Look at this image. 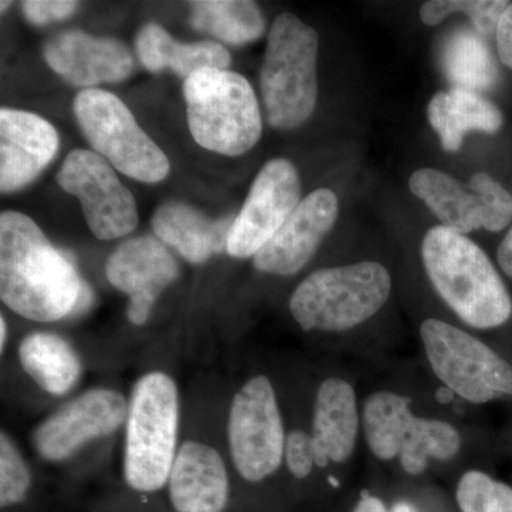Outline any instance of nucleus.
<instances>
[{
  "label": "nucleus",
  "mask_w": 512,
  "mask_h": 512,
  "mask_svg": "<svg viewBox=\"0 0 512 512\" xmlns=\"http://www.w3.org/2000/svg\"><path fill=\"white\" fill-rule=\"evenodd\" d=\"M301 191V178L291 161H268L232 222L227 254L237 259L254 258L296 210L302 201Z\"/></svg>",
  "instance_id": "obj_11"
},
{
  "label": "nucleus",
  "mask_w": 512,
  "mask_h": 512,
  "mask_svg": "<svg viewBox=\"0 0 512 512\" xmlns=\"http://www.w3.org/2000/svg\"><path fill=\"white\" fill-rule=\"evenodd\" d=\"M22 9L30 23L46 25L70 18L79 9V3L67 0H26L22 3Z\"/></svg>",
  "instance_id": "obj_33"
},
{
  "label": "nucleus",
  "mask_w": 512,
  "mask_h": 512,
  "mask_svg": "<svg viewBox=\"0 0 512 512\" xmlns=\"http://www.w3.org/2000/svg\"><path fill=\"white\" fill-rule=\"evenodd\" d=\"M338 215L339 200L335 192L328 188L311 192L299 202L268 244L252 258L255 268L276 276L298 274L335 227Z\"/></svg>",
  "instance_id": "obj_14"
},
{
  "label": "nucleus",
  "mask_w": 512,
  "mask_h": 512,
  "mask_svg": "<svg viewBox=\"0 0 512 512\" xmlns=\"http://www.w3.org/2000/svg\"><path fill=\"white\" fill-rule=\"evenodd\" d=\"M319 36L292 13L272 23L261 69L266 119L278 130H293L309 120L318 103Z\"/></svg>",
  "instance_id": "obj_6"
},
{
  "label": "nucleus",
  "mask_w": 512,
  "mask_h": 512,
  "mask_svg": "<svg viewBox=\"0 0 512 512\" xmlns=\"http://www.w3.org/2000/svg\"><path fill=\"white\" fill-rule=\"evenodd\" d=\"M360 416L352 384L339 377L320 383L313 410L316 467L345 463L355 451Z\"/></svg>",
  "instance_id": "obj_18"
},
{
  "label": "nucleus",
  "mask_w": 512,
  "mask_h": 512,
  "mask_svg": "<svg viewBox=\"0 0 512 512\" xmlns=\"http://www.w3.org/2000/svg\"><path fill=\"white\" fill-rule=\"evenodd\" d=\"M73 110L90 146L120 173L147 184L160 183L170 174L164 151L138 126L116 94L82 90L74 99Z\"/></svg>",
  "instance_id": "obj_7"
},
{
  "label": "nucleus",
  "mask_w": 512,
  "mask_h": 512,
  "mask_svg": "<svg viewBox=\"0 0 512 512\" xmlns=\"http://www.w3.org/2000/svg\"><path fill=\"white\" fill-rule=\"evenodd\" d=\"M43 57L64 82L83 90L123 82L134 70V57L123 42L82 30H66L47 40Z\"/></svg>",
  "instance_id": "obj_15"
},
{
  "label": "nucleus",
  "mask_w": 512,
  "mask_h": 512,
  "mask_svg": "<svg viewBox=\"0 0 512 512\" xmlns=\"http://www.w3.org/2000/svg\"><path fill=\"white\" fill-rule=\"evenodd\" d=\"M167 485L177 512H224L227 508V467L210 444L185 441L178 448Z\"/></svg>",
  "instance_id": "obj_17"
},
{
  "label": "nucleus",
  "mask_w": 512,
  "mask_h": 512,
  "mask_svg": "<svg viewBox=\"0 0 512 512\" xmlns=\"http://www.w3.org/2000/svg\"><path fill=\"white\" fill-rule=\"evenodd\" d=\"M353 512H387V510L386 505L379 498L363 493Z\"/></svg>",
  "instance_id": "obj_36"
},
{
  "label": "nucleus",
  "mask_w": 512,
  "mask_h": 512,
  "mask_svg": "<svg viewBox=\"0 0 512 512\" xmlns=\"http://www.w3.org/2000/svg\"><path fill=\"white\" fill-rule=\"evenodd\" d=\"M286 434L271 380L251 377L234 394L228 414V446L239 476L261 483L284 463Z\"/></svg>",
  "instance_id": "obj_9"
},
{
  "label": "nucleus",
  "mask_w": 512,
  "mask_h": 512,
  "mask_svg": "<svg viewBox=\"0 0 512 512\" xmlns=\"http://www.w3.org/2000/svg\"><path fill=\"white\" fill-rule=\"evenodd\" d=\"M126 397L113 389L87 390L50 414L36 427L32 443L43 460L59 463L90 441L103 439L127 420Z\"/></svg>",
  "instance_id": "obj_12"
},
{
  "label": "nucleus",
  "mask_w": 512,
  "mask_h": 512,
  "mask_svg": "<svg viewBox=\"0 0 512 512\" xmlns=\"http://www.w3.org/2000/svg\"><path fill=\"white\" fill-rule=\"evenodd\" d=\"M392 512H417V511L414 510V508L410 504L399 503V504L394 505Z\"/></svg>",
  "instance_id": "obj_38"
},
{
  "label": "nucleus",
  "mask_w": 512,
  "mask_h": 512,
  "mask_svg": "<svg viewBox=\"0 0 512 512\" xmlns=\"http://www.w3.org/2000/svg\"><path fill=\"white\" fill-rule=\"evenodd\" d=\"M461 434L453 424L416 417L400 450V466L410 476H419L429 460L448 461L461 450Z\"/></svg>",
  "instance_id": "obj_27"
},
{
  "label": "nucleus",
  "mask_w": 512,
  "mask_h": 512,
  "mask_svg": "<svg viewBox=\"0 0 512 512\" xmlns=\"http://www.w3.org/2000/svg\"><path fill=\"white\" fill-rule=\"evenodd\" d=\"M9 5H10V2H2V3H0V9H2V12H3V10L8 9Z\"/></svg>",
  "instance_id": "obj_39"
},
{
  "label": "nucleus",
  "mask_w": 512,
  "mask_h": 512,
  "mask_svg": "<svg viewBox=\"0 0 512 512\" xmlns=\"http://www.w3.org/2000/svg\"><path fill=\"white\" fill-rule=\"evenodd\" d=\"M32 474L15 441L6 431L0 434V505L9 508L25 500Z\"/></svg>",
  "instance_id": "obj_30"
},
{
  "label": "nucleus",
  "mask_w": 512,
  "mask_h": 512,
  "mask_svg": "<svg viewBox=\"0 0 512 512\" xmlns=\"http://www.w3.org/2000/svg\"><path fill=\"white\" fill-rule=\"evenodd\" d=\"M427 114L448 153L460 150L464 137L471 131L495 134L504 123L503 113L491 101L460 87L434 94Z\"/></svg>",
  "instance_id": "obj_21"
},
{
  "label": "nucleus",
  "mask_w": 512,
  "mask_h": 512,
  "mask_svg": "<svg viewBox=\"0 0 512 512\" xmlns=\"http://www.w3.org/2000/svg\"><path fill=\"white\" fill-rule=\"evenodd\" d=\"M0 299L33 322H56L82 311L92 292L72 259L46 238L32 218L0 215Z\"/></svg>",
  "instance_id": "obj_1"
},
{
  "label": "nucleus",
  "mask_w": 512,
  "mask_h": 512,
  "mask_svg": "<svg viewBox=\"0 0 512 512\" xmlns=\"http://www.w3.org/2000/svg\"><path fill=\"white\" fill-rule=\"evenodd\" d=\"M106 276L128 296V320L143 326L161 293L177 281L180 266L164 242L147 235L127 239L114 249L107 259Z\"/></svg>",
  "instance_id": "obj_13"
},
{
  "label": "nucleus",
  "mask_w": 512,
  "mask_h": 512,
  "mask_svg": "<svg viewBox=\"0 0 512 512\" xmlns=\"http://www.w3.org/2000/svg\"><path fill=\"white\" fill-rule=\"evenodd\" d=\"M63 191L79 198L84 220L101 241L126 237L138 225L133 194L124 187L113 167L89 150H74L56 175Z\"/></svg>",
  "instance_id": "obj_10"
},
{
  "label": "nucleus",
  "mask_w": 512,
  "mask_h": 512,
  "mask_svg": "<svg viewBox=\"0 0 512 512\" xmlns=\"http://www.w3.org/2000/svg\"><path fill=\"white\" fill-rule=\"evenodd\" d=\"M392 293V276L377 262L319 269L293 291L289 309L305 332L339 333L376 315Z\"/></svg>",
  "instance_id": "obj_5"
},
{
  "label": "nucleus",
  "mask_w": 512,
  "mask_h": 512,
  "mask_svg": "<svg viewBox=\"0 0 512 512\" xmlns=\"http://www.w3.org/2000/svg\"><path fill=\"white\" fill-rule=\"evenodd\" d=\"M6 342H8V322H6L5 316L0 318V348L5 350Z\"/></svg>",
  "instance_id": "obj_37"
},
{
  "label": "nucleus",
  "mask_w": 512,
  "mask_h": 512,
  "mask_svg": "<svg viewBox=\"0 0 512 512\" xmlns=\"http://www.w3.org/2000/svg\"><path fill=\"white\" fill-rule=\"evenodd\" d=\"M497 50L501 62L512 69V3L505 10L497 28Z\"/></svg>",
  "instance_id": "obj_34"
},
{
  "label": "nucleus",
  "mask_w": 512,
  "mask_h": 512,
  "mask_svg": "<svg viewBox=\"0 0 512 512\" xmlns=\"http://www.w3.org/2000/svg\"><path fill=\"white\" fill-rule=\"evenodd\" d=\"M136 52L148 72L160 73L168 67L184 79L202 69L227 70L231 64V55L220 43L177 42L157 23H147L138 30Z\"/></svg>",
  "instance_id": "obj_20"
},
{
  "label": "nucleus",
  "mask_w": 512,
  "mask_h": 512,
  "mask_svg": "<svg viewBox=\"0 0 512 512\" xmlns=\"http://www.w3.org/2000/svg\"><path fill=\"white\" fill-rule=\"evenodd\" d=\"M284 461L289 473L298 480L311 476L315 461V443L312 434L293 430L286 436Z\"/></svg>",
  "instance_id": "obj_32"
},
{
  "label": "nucleus",
  "mask_w": 512,
  "mask_h": 512,
  "mask_svg": "<svg viewBox=\"0 0 512 512\" xmlns=\"http://www.w3.org/2000/svg\"><path fill=\"white\" fill-rule=\"evenodd\" d=\"M497 259L501 269L512 278V228L498 247Z\"/></svg>",
  "instance_id": "obj_35"
},
{
  "label": "nucleus",
  "mask_w": 512,
  "mask_h": 512,
  "mask_svg": "<svg viewBox=\"0 0 512 512\" xmlns=\"http://www.w3.org/2000/svg\"><path fill=\"white\" fill-rule=\"evenodd\" d=\"M234 218L212 221L191 205L168 201L154 212L153 229L161 242L188 262L204 264L212 255L227 252Z\"/></svg>",
  "instance_id": "obj_19"
},
{
  "label": "nucleus",
  "mask_w": 512,
  "mask_h": 512,
  "mask_svg": "<svg viewBox=\"0 0 512 512\" xmlns=\"http://www.w3.org/2000/svg\"><path fill=\"white\" fill-rule=\"evenodd\" d=\"M56 128L29 111L0 110V191L9 194L32 183L59 150Z\"/></svg>",
  "instance_id": "obj_16"
},
{
  "label": "nucleus",
  "mask_w": 512,
  "mask_h": 512,
  "mask_svg": "<svg viewBox=\"0 0 512 512\" xmlns=\"http://www.w3.org/2000/svg\"><path fill=\"white\" fill-rule=\"evenodd\" d=\"M409 187L437 220L443 222V227L464 235L484 228L483 195L470 185L464 187L456 178L436 168H420L410 177Z\"/></svg>",
  "instance_id": "obj_22"
},
{
  "label": "nucleus",
  "mask_w": 512,
  "mask_h": 512,
  "mask_svg": "<svg viewBox=\"0 0 512 512\" xmlns=\"http://www.w3.org/2000/svg\"><path fill=\"white\" fill-rule=\"evenodd\" d=\"M420 338L434 375L451 392L474 404L512 396V366L476 336L427 319Z\"/></svg>",
  "instance_id": "obj_8"
},
{
  "label": "nucleus",
  "mask_w": 512,
  "mask_h": 512,
  "mask_svg": "<svg viewBox=\"0 0 512 512\" xmlns=\"http://www.w3.org/2000/svg\"><path fill=\"white\" fill-rule=\"evenodd\" d=\"M457 503L463 512H512V488L483 471H468L458 483Z\"/></svg>",
  "instance_id": "obj_29"
},
{
  "label": "nucleus",
  "mask_w": 512,
  "mask_h": 512,
  "mask_svg": "<svg viewBox=\"0 0 512 512\" xmlns=\"http://www.w3.org/2000/svg\"><path fill=\"white\" fill-rule=\"evenodd\" d=\"M190 25L198 32L237 46L255 42L266 28L261 9L249 0L191 2Z\"/></svg>",
  "instance_id": "obj_25"
},
{
  "label": "nucleus",
  "mask_w": 512,
  "mask_h": 512,
  "mask_svg": "<svg viewBox=\"0 0 512 512\" xmlns=\"http://www.w3.org/2000/svg\"><path fill=\"white\" fill-rule=\"evenodd\" d=\"M180 394L173 377L150 372L128 400L123 473L131 490L156 493L168 483L178 453Z\"/></svg>",
  "instance_id": "obj_3"
},
{
  "label": "nucleus",
  "mask_w": 512,
  "mask_h": 512,
  "mask_svg": "<svg viewBox=\"0 0 512 512\" xmlns=\"http://www.w3.org/2000/svg\"><path fill=\"white\" fill-rule=\"evenodd\" d=\"M188 127L195 143L212 153L238 157L262 136V117L251 83L239 73L202 69L184 82Z\"/></svg>",
  "instance_id": "obj_4"
},
{
  "label": "nucleus",
  "mask_w": 512,
  "mask_h": 512,
  "mask_svg": "<svg viewBox=\"0 0 512 512\" xmlns=\"http://www.w3.org/2000/svg\"><path fill=\"white\" fill-rule=\"evenodd\" d=\"M443 66L454 87L483 92L497 83L498 69L481 35L471 30H458L448 39L443 53Z\"/></svg>",
  "instance_id": "obj_26"
},
{
  "label": "nucleus",
  "mask_w": 512,
  "mask_h": 512,
  "mask_svg": "<svg viewBox=\"0 0 512 512\" xmlns=\"http://www.w3.org/2000/svg\"><path fill=\"white\" fill-rule=\"evenodd\" d=\"M412 400L393 392H376L363 404L362 426L367 447L382 461L399 457L414 419Z\"/></svg>",
  "instance_id": "obj_24"
},
{
  "label": "nucleus",
  "mask_w": 512,
  "mask_h": 512,
  "mask_svg": "<svg viewBox=\"0 0 512 512\" xmlns=\"http://www.w3.org/2000/svg\"><path fill=\"white\" fill-rule=\"evenodd\" d=\"M510 2L505 0H430L420 8V19L424 25L437 26L453 13L461 12L470 16L478 35L497 32Z\"/></svg>",
  "instance_id": "obj_28"
},
{
  "label": "nucleus",
  "mask_w": 512,
  "mask_h": 512,
  "mask_svg": "<svg viewBox=\"0 0 512 512\" xmlns=\"http://www.w3.org/2000/svg\"><path fill=\"white\" fill-rule=\"evenodd\" d=\"M471 188L483 195L485 207L484 228L490 232H500L512 222V195L490 174L476 173L468 183Z\"/></svg>",
  "instance_id": "obj_31"
},
{
  "label": "nucleus",
  "mask_w": 512,
  "mask_h": 512,
  "mask_svg": "<svg viewBox=\"0 0 512 512\" xmlns=\"http://www.w3.org/2000/svg\"><path fill=\"white\" fill-rule=\"evenodd\" d=\"M19 362L47 394L63 396L79 382L82 359L62 336L50 332L30 333L19 346Z\"/></svg>",
  "instance_id": "obj_23"
},
{
  "label": "nucleus",
  "mask_w": 512,
  "mask_h": 512,
  "mask_svg": "<svg viewBox=\"0 0 512 512\" xmlns=\"http://www.w3.org/2000/svg\"><path fill=\"white\" fill-rule=\"evenodd\" d=\"M421 258L434 289L468 326L494 329L511 318L507 286L488 255L467 235L437 225L424 235Z\"/></svg>",
  "instance_id": "obj_2"
}]
</instances>
